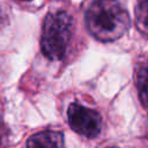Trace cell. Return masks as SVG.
<instances>
[{"instance_id": "cell-1", "label": "cell", "mask_w": 148, "mask_h": 148, "mask_svg": "<svg viewBox=\"0 0 148 148\" xmlns=\"http://www.w3.org/2000/svg\"><path fill=\"white\" fill-rule=\"evenodd\" d=\"M77 20L71 9L53 8L45 15L40 32V51L53 62H67L79 45Z\"/></svg>"}, {"instance_id": "cell-2", "label": "cell", "mask_w": 148, "mask_h": 148, "mask_svg": "<svg viewBox=\"0 0 148 148\" xmlns=\"http://www.w3.org/2000/svg\"><path fill=\"white\" fill-rule=\"evenodd\" d=\"M84 23L101 43H112L127 34L131 18L121 0H84Z\"/></svg>"}, {"instance_id": "cell-3", "label": "cell", "mask_w": 148, "mask_h": 148, "mask_svg": "<svg viewBox=\"0 0 148 148\" xmlns=\"http://www.w3.org/2000/svg\"><path fill=\"white\" fill-rule=\"evenodd\" d=\"M65 118L73 132L89 140L99 138L104 130V119L97 109L81 102H71L65 111Z\"/></svg>"}, {"instance_id": "cell-4", "label": "cell", "mask_w": 148, "mask_h": 148, "mask_svg": "<svg viewBox=\"0 0 148 148\" xmlns=\"http://www.w3.org/2000/svg\"><path fill=\"white\" fill-rule=\"evenodd\" d=\"M134 80L139 98L148 109V54L139 58L134 67Z\"/></svg>"}, {"instance_id": "cell-5", "label": "cell", "mask_w": 148, "mask_h": 148, "mask_svg": "<svg viewBox=\"0 0 148 148\" xmlns=\"http://www.w3.org/2000/svg\"><path fill=\"white\" fill-rule=\"evenodd\" d=\"M25 145L29 147H62L64 133L56 130H45L32 134Z\"/></svg>"}, {"instance_id": "cell-6", "label": "cell", "mask_w": 148, "mask_h": 148, "mask_svg": "<svg viewBox=\"0 0 148 148\" xmlns=\"http://www.w3.org/2000/svg\"><path fill=\"white\" fill-rule=\"evenodd\" d=\"M134 17L136 29L145 38L148 39V0H136Z\"/></svg>"}, {"instance_id": "cell-7", "label": "cell", "mask_w": 148, "mask_h": 148, "mask_svg": "<svg viewBox=\"0 0 148 148\" xmlns=\"http://www.w3.org/2000/svg\"><path fill=\"white\" fill-rule=\"evenodd\" d=\"M8 13L6 10V8L3 7V5L0 2V29L5 28L7 24H8Z\"/></svg>"}, {"instance_id": "cell-8", "label": "cell", "mask_w": 148, "mask_h": 148, "mask_svg": "<svg viewBox=\"0 0 148 148\" xmlns=\"http://www.w3.org/2000/svg\"><path fill=\"white\" fill-rule=\"evenodd\" d=\"M3 121H2V117H1V112H0V138H2L3 135Z\"/></svg>"}, {"instance_id": "cell-9", "label": "cell", "mask_w": 148, "mask_h": 148, "mask_svg": "<svg viewBox=\"0 0 148 148\" xmlns=\"http://www.w3.org/2000/svg\"><path fill=\"white\" fill-rule=\"evenodd\" d=\"M20 1H31V0H20Z\"/></svg>"}]
</instances>
